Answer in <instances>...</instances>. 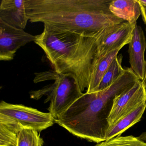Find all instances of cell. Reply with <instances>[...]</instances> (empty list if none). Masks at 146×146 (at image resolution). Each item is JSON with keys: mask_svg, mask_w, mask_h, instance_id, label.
I'll use <instances>...</instances> for the list:
<instances>
[{"mask_svg": "<svg viewBox=\"0 0 146 146\" xmlns=\"http://www.w3.org/2000/svg\"><path fill=\"white\" fill-rule=\"evenodd\" d=\"M23 126L0 117V146H17L19 134Z\"/></svg>", "mask_w": 146, "mask_h": 146, "instance_id": "cell-14", "label": "cell"}, {"mask_svg": "<svg viewBox=\"0 0 146 146\" xmlns=\"http://www.w3.org/2000/svg\"><path fill=\"white\" fill-rule=\"evenodd\" d=\"M139 4L141 7V15L143 22L146 25V7L142 5L140 3Z\"/></svg>", "mask_w": 146, "mask_h": 146, "instance_id": "cell-18", "label": "cell"}, {"mask_svg": "<svg viewBox=\"0 0 146 146\" xmlns=\"http://www.w3.org/2000/svg\"><path fill=\"white\" fill-rule=\"evenodd\" d=\"M123 47L114 49L102 58H99L95 66L91 81L86 93L96 92L105 73Z\"/></svg>", "mask_w": 146, "mask_h": 146, "instance_id": "cell-13", "label": "cell"}, {"mask_svg": "<svg viewBox=\"0 0 146 146\" xmlns=\"http://www.w3.org/2000/svg\"><path fill=\"white\" fill-rule=\"evenodd\" d=\"M35 40L36 36L0 20V60H13L18 49Z\"/></svg>", "mask_w": 146, "mask_h": 146, "instance_id": "cell-8", "label": "cell"}, {"mask_svg": "<svg viewBox=\"0 0 146 146\" xmlns=\"http://www.w3.org/2000/svg\"><path fill=\"white\" fill-rule=\"evenodd\" d=\"M145 103L146 84L145 81L138 79L131 87L114 98L108 119L109 126L114 125Z\"/></svg>", "mask_w": 146, "mask_h": 146, "instance_id": "cell-6", "label": "cell"}, {"mask_svg": "<svg viewBox=\"0 0 146 146\" xmlns=\"http://www.w3.org/2000/svg\"><path fill=\"white\" fill-rule=\"evenodd\" d=\"M144 81H145V83L146 84V74H145V79H144Z\"/></svg>", "mask_w": 146, "mask_h": 146, "instance_id": "cell-21", "label": "cell"}, {"mask_svg": "<svg viewBox=\"0 0 146 146\" xmlns=\"http://www.w3.org/2000/svg\"><path fill=\"white\" fill-rule=\"evenodd\" d=\"M137 1L141 5L146 7V0H137Z\"/></svg>", "mask_w": 146, "mask_h": 146, "instance_id": "cell-20", "label": "cell"}, {"mask_svg": "<svg viewBox=\"0 0 146 146\" xmlns=\"http://www.w3.org/2000/svg\"><path fill=\"white\" fill-rule=\"evenodd\" d=\"M0 117L13 121L25 128L40 132L52 126L55 119L50 112L45 113L22 105L0 103Z\"/></svg>", "mask_w": 146, "mask_h": 146, "instance_id": "cell-5", "label": "cell"}, {"mask_svg": "<svg viewBox=\"0 0 146 146\" xmlns=\"http://www.w3.org/2000/svg\"><path fill=\"white\" fill-rule=\"evenodd\" d=\"M122 54L117 55L113 59L103 76L96 92L107 88L124 72L125 69L122 66Z\"/></svg>", "mask_w": 146, "mask_h": 146, "instance_id": "cell-15", "label": "cell"}, {"mask_svg": "<svg viewBox=\"0 0 146 146\" xmlns=\"http://www.w3.org/2000/svg\"><path fill=\"white\" fill-rule=\"evenodd\" d=\"M136 24L123 22L105 29L96 38L99 58L114 49L129 44Z\"/></svg>", "mask_w": 146, "mask_h": 146, "instance_id": "cell-7", "label": "cell"}, {"mask_svg": "<svg viewBox=\"0 0 146 146\" xmlns=\"http://www.w3.org/2000/svg\"><path fill=\"white\" fill-rule=\"evenodd\" d=\"M35 42L44 51L55 72L72 73L77 78L82 91L88 89L99 59L96 38L44 26Z\"/></svg>", "mask_w": 146, "mask_h": 146, "instance_id": "cell-3", "label": "cell"}, {"mask_svg": "<svg viewBox=\"0 0 146 146\" xmlns=\"http://www.w3.org/2000/svg\"><path fill=\"white\" fill-rule=\"evenodd\" d=\"M94 146H146V142L132 135L117 136Z\"/></svg>", "mask_w": 146, "mask_h": 146, "instance_id": "cell-17", "label": "cell"}, {"mask_svg": "<svg viewBox=\"0 0 146 146\" xmlns=\"http://www.w3.org/2000/svg\"><path fill=\"white\" fill-rule=\"evenodd\" d=\"M109 10L118 18L130 24L136 23L141 15V7L137 0H112Z\"/></svg>", "mask_w": 146, "mask_h": 146, "instance_id": "cell-11", "label": "cell"}, {"mask_svg": "<svg viewBox=\"0 0 146 146\" xmlns=\"http://www.w3.org/2000/svg\"><path fill=\"white\" fill-rule=\"evenodd\" d=\"M138 137L142 141L146 142V131L143 132Z\"/></svg>", "mask_w": 146, "mask_h": 146, "instance_id": "cell-19", "label": "cell"}, {"mask_svg": "<svg viewBox=\"0 0 146 146\" xmlns=\"http://www.w3.org/2000/svg\"><path fill=\"white\" fill-rule=\"evenodd\" d=\"M0 2V20L13 27L24 30L29 21L25 0H1Z\"/></svg>", "mask_w": 146, "mask_h": 146, "instance_id": "cell-10", "label": "cell"}, {"mask_svg": "<svg viewBox=\"0 0 146 146\" xmlns=\"http://www.w3.org/2000/svg\"><path fill=\"white\" fill-rule=\"evenodd\" d=\"M38 132L31 128H22L19 134L17 146H42L43 141Z\"/></svg>", "mask_w": 146, "mask_h": 146, "instance_id": "cell-16", "label": "cell"}, {"mask_svg": "<svg viewBox=\"0 0 146 146\" xmlns=\"http://www.w3.org/2000/svg\"><path fill=\"white\" fill-rule=\"evenodd\" d=\"M34 82L54 80L52 84L39 90L31 91V98L39 100L46 96L45 102H50L49 112L58 118L83 94L77 78L72 73L58 74L54 71L35 73Z\"/></svg>", "mask_w": 146, "mask_h": 146, "instance_id": "cell-4", "label": "cell"}, {"mask_svg": "<svg viewBox=\"0 0 146 146\" xmlns=\"http://www.w3.org/2000/svg\"><path fill=\"white\" fill-rule=\"evenodd\" d=\"M146 108V103L137 108L117 123L109 126L106 131V141L119 136L125 131L141 120Z\"/></svg>", "mask_w": 146, "mask_h": 146, "instance_id": "cell-12", "label": "cell"}, {"mask_svg": "<svg viewBox=\"0 0 146 146\" xmlns=\"http://www.w3.org/2000/svg\"><path fill=\"white\" fill-rule=\"evenodd\" d=\"M139 79L130 68L102 91L84 93L58 118L55 123L78 137L100 143L106 141L108 119L117 96Z\"/></svg>", "mask_w": 146, "mask_h": 146, "instance_id": "cell-2", "label": "cell"}, {"mask_svg": "<svg viewBox=\"0 0 146 146\" xmlns=\"http://www.w3.org/2000/svg\"><path fill=\"white\" fill-rule=\"evenodd\" d=\"M146 49L145 35L141 26L136 25L132 38L129 43L128 53L130 68L141 81H144L146 62L144 54Z\"/></svg>", "mask_w": 146, "mask_h": 146, "instance_id": "cell-9", "label": "cell"}, {"mask_svg": "<svg viewBox=\"0 0 146 146\" xmlns=\"http://www.w3.org/2000/svg\"><path fill=\"white\" fill-rule=\"evenodd\" d=\"M112 0H25L29 21L57 31L96 38L106 28L121 23L110 11Z\"/></svg>", "mask_w": 146, "mask_h": 146, "instance_id": "cell-1", "label": "cell"}]
</instances>
